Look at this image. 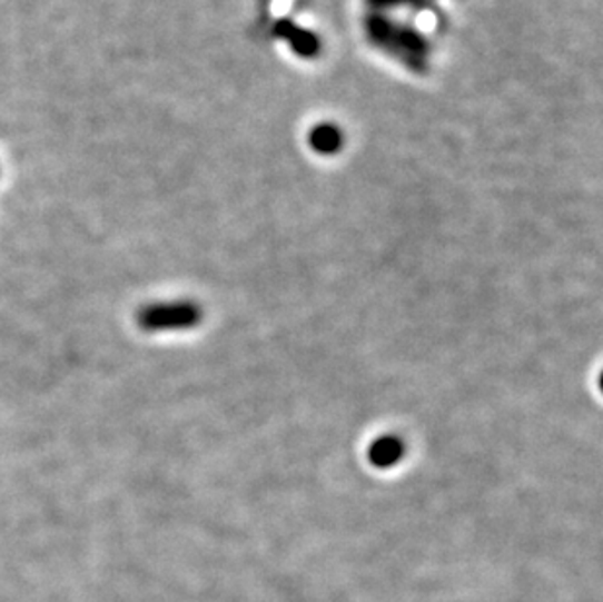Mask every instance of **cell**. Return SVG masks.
Instances as JSON below:
<instances>
[{
	"instance_id": "obj_1",
	"label": "cell",
	"mask_w": 603,
	"mask_h": 602,
	"mask_svg": "<svg viewBox=\"0 0 603 602\" xmlns=\"http://www.w3.org/2000/svg\"><path fill=\"white\" fill-rule=\"evenodd\" d=\"M367 33L372 36L375 43L389 49L414 69L424 67L428 48H426V41L413 30H408L405 26L393 24L387 18L374 17L367 20Z\"/></svg>"
},
{
	"instance_id": "obj_2",
	"label": "cell",
	"mask_w": 603,
	"mask_h": 602,
	"mask_svg": "<svg viewBox=\"0 0 603 602\" xmlns=\"http://www.w3.org/2000/svg\"><path fill=\"white\" fill-rule=\"evenodd\" d=\"M201 319L198 306L190 302H175L144 309L139 317L141 327L147 330H184L191 329Z\"/></svg>"
},
{
	"instance_id": "obj_4",
	"label": "cell",
	"mask_w": 603,
	"mask_h": 602,
	"mask_svg": "<svg viewBox=\"0 0 603 602\" xmlns=\"http://www.w3.org/2000/svg\"><path fill=\"white\" fill-rule=\"evenodd\" d=\"M274 32L278 33L281 40H286L297 56L315 57L320 51V41L317 36L305 28H299L294 22H289V20H281L274 28Z\"/></svg>"
},
{
	"instance_id": "obj_5",
	"label": "cell",
	"mask_w": 603,
	"mask_h": 602,
	"mask_svg": "<svg viewBox=\"0 0 603 602\" xmlns=\"http://www.w3.org/2000/svg\"><path fill=\"white\" fill-rule=\"evenodd\" d=\"M342 131L333 126V124H320L317 128H313L309 136V144L313 151L320 155L338 154L342 149Z\"/></svg>"
},
{
	"instance_id": "obj_3",
	"label": "cell",
	"mask_w": 603,
	"mask_h": 602,
	"mask_svg": "<svg viewBox=\"0 0 603 602\" xmlns=\"http://www.w3.org/2000/svg\"><path fill=\"white\" fill-rule=\"evenodd\" d=\"M367 458H369L372 466L379 467V470L397 466L398 462L405 458V442L393 434L379 436L377 441L372 442V446L367 450Z\"/></svg>"
}]
</instances>
